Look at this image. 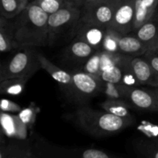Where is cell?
Instances as JSON below:
<instances>
[{
    "mask_svg": "<svg viewBox=\"0 0 158 158\" xmlns=\"http://www.w3.org/2000/svg\"><path fill=\"white\" fill-rule=\"evenodd\" d=\"M0 120L2 134L10 138L26 140L27 137L28 128L18 115H12L7 112L2 111Z\"/></svg>",
    "mask_w": 158,
    "mask_h": 158,
    "instance_id": "11",
    "label": "cell"
},
{
    "mask_svg": "<svg viewBox=\"0 0 158 158\" xmlns=\"http://www.w3.org/2000/svg\"><path fill=\"white\" fill-rule=\"evenodd\" d=\"M157 6L158 0H136L134 30L138 29L155 15Z\"/></svg>",
    "mask_w": 158,
    "mask_h": 158,
    "instance_id": "18",
    "label": "cell"
},
{
    "mask_svg": "<svg viewBox=\"0 0 158 158\" xmlns=\"http://www.w3.org/2000/svg\"><path fill=\"white\" fill-rule=\"evenodd\" d=\"M33 2L48 15L57 12L67 3L66 0H34Z\"/></svg>",
    "mask_w": 158,
    "mask_h": 158,
    "instance_id": "28",
    "label": "cell"
},
{
    "mask_svg": "<svg viewBox=\"0 0 158 158\" xmlns=\"http://www.w3.org/2000/svg\"><path fill=\"white\" fill-rule=\"evenodd\" d=\"M100 106L110 114L120 117H131L129 105L123 99H107Z\"/></svg>",
    "mask_w": 158,
    "mask_h": 158,
    "instance_id": "21",
    "label": "cell"
},
{
    "mask_svg": "<svg viewBox=\"0 0 158 158\" xmlns=\"http://www.w3.org/2000/svg\"><path fill=\"white\" fill-rule=\"evenodd\" d=\"M22 1L25 2H26V3H29V2H28V1H29V0H22Z\"/></svg>",
    "mask_w": 158,
    "mask_h": 158,
    "instance_id": "34",
    "label": "cell"
},
{
    "mask_svg": "<svg viewBox=\"0 0 158 158\" xmlns=\"http://www.w3.org/2000/svg\"><path fill=\"white\" fill-rule=\"evenodd\" d=\"M120 52L130 56H143L149 47L140 40L137 35L123 34L119 43Z\"/></svg>",
    "mask_w": 158,
    "mask_h": 158,
    "instance_id": "15",
    "label": "cell"
},
{
    "mask_svg": "<svg viewBox=\"0 0 158 158\" xmlns=\"http://www.w3.org/2000/svg\"><path fill=\"white\" fill-rule=\"evenodd\" d=\"M18 48L15 40V24L9 19L0 16V51L7 52Z\"/></svg>",
    "mask_w": 158,
    "mask_h": 158,
    "instance_id": "17",
    "label": "cell"
},
{
    "mask_svg": "<svg viewBox=\"0 0 158 158\" xmlns=\"http://www.w3.org/2000/svg\"><path fill=\"white\" fill-rule=\"evenodd\" d=\"M140 128L148 138L158 144V126L150 123H145Z\"/></svg>",
    "mask_w": 158,
    "mask_h": 158,
    "instance_id": "29",
    "label": "cell"
},
{
    "mask_svg": "<svg viewBox=\"0 0 158 158\" xmlns=\"http://www.w3.org/2000/svg\"><path fill=\"white\" fill-rule=\"evenodd\" d=\"M126 99L139 110L158 111V100L152 89H141L131 86Z\"/></svg>",
    "mask_w": 158,
    "mask_h": 158,
    "instance_id": "9",
    "label": "cell"
},
{
    "mask_svg": "<svg viewBox=\"0 0 158 158\" xmlns=\"http://www.w3.org/2000/svg\"><path fill=\"white\" fill-rule=\"evenodd\" d=\"M152 91L154 92V94H155L156 97H157V98L158 100V88H154V89H152Z\"/></svg>",
    "mask_w": 158,
    "mask_h": 158,
    "instance_id": "33",
    "label": "cell"
},
{
    "mask_svg": "<svg viewBox=\"0 0 158 158\" xmlns=\"http://www.w3.org/2000/svg\"><path fill=\"white\" fill-rule=\"evenodd\" d=\"M96 51L89 43L80 39L74 40L68 48L69 55L76 60H87Z\"/></svg>",
    "mask_w": 158,
    "mask_h": 158,
    "instance_id": "20",
    "label": "cell"
},
{
    "mask_svg": "<svg viewBox=\"0 0 158 158\" xmlns=\"http://www.w3.org/2000/svg\"><path fill=\"white\" fill-rule=\"evenodd\" d=\"M131 65L140 85L158 88V73L146 58L143 56L133 57Z\"/></svg>",
    "mask_w": 158,
    "mask_h": 158,
    "instance_id": "10",
    "label": "cell"
},
{
    "mask_svg": "<svg viewBox=\"0 0 158 158\" xmlns=\"http://www.w3.org/2000/svg\"><path fill=\"white\" fill-rule=\"evenodd\" d=\"M134 148L135 152L142 157L158 158V144L151 139H138Z\"/></svg>",
    "mask_w": 158,
    "mask_h": 158,
    "instance_id": "22",
    "label": "cell"
},
{
    "mask_svg": "<svg viewBox=\"0 0 158 158\" xmlns=\"http://www.w3.org/2000/svg\"><path fill=\"white\" fill-rule=\"evenodd\" d=\"M135 9L136 0H121L109 27L122 34L130 33L134 30Z\"/></svg>",
    "mask_w": 158,
    "mask_h": 158,
    "instance_id": "8",
    "label": "cell"
},
{
    "mask_svg": "<svg viewBox=\"0 0 158 158\" xmlns=\"http://www.w3.org/2000/svg\"><path fill=\"white\" fill-rule=\"evenodd\" d=\"M121 0H93L87 1L82 9L81 22L108 26L112 22L116 9Z\"/></svg>",
    "mask_w": 158,
    "mask_h": 158,
    "instance_id": "5",
    "label": "cell"
},
{
    "mask_svg": "<svg viewBox=\"0 0 158 158\" xmlns=\"http://www.w3.org/2000/svg\"><path fill=\"white\" fill-rule=\"evenodd\" d=\"M71 74L72 81L67 92L77 101L83 103L101 91L103 80L99 77L85 71H77Z\"/></svg>",
    "mask_w": 158,
    "mask_h": 158,
    "instance_id": "6",
    "label": "cell"
},
{
    "mask_svg": "<svg viewBox=\"0 0 158 158\" xmlns=\"http://www.w3.org/2000/svg\"><path fill=\"white\" fill-rule=\"evenodd\" d=\"M107 27L90 24V23H80L77 32V39L83 40L92 46L96 50L102 49L103 39Z\"/></svg>",
    "mask_w": 158,
    "mask_h": 158,
    "instance_id": "12",
    "label": "cell"
},
{
    "mask_svg": "<svg viewBox=\"0 0 158 158\" xmlns=\"http://www.w3.org/2000/svg\"><path fill=\"white\" fill-rule=\"evenodd\" d=\"M0 107H1V111L7 113H19L22 110V107L19 105L8 99H2Z\"/></svg>",
    "mask_w": 158,
    "mask_h": 158,
    "instance_id": "30",
    "label": "cell"
},
{
    "mask_svg": "<svg viewBox=\"0 0 158 158\" xmlns=\"http://www.w3.org/2000/svg\"><path fill=\"white\" fill-rule=\"evenodd\" d=\"M49 15L34 2L15 17V40L18 48L49 46Z\"/></svg>",
    "mask_w": 158,
    "mask_h": 158,
    "instance_id": "1",
    "label": "cell"
},
{
    "mask_svg": "<svg viewBox=\"0 0 158 158\" xmlns=\"http://www.w3.org/2000/svg\"><path fill=\"white\" fill-rule=\"evenodd\" d=\"M32 77H25L9 78L0 81V92L2 94L6 95L16 96L19 95L23 92L28 80Z\"/></svg>",
    "mask_w": 158,
    "mask_h": 158,
    "instance_id": "19",
    "label": "cell"
},
{
    "mask_svg": "<svg viewBox=\"0 0 158 158\" xmlns=\"http://www.w3.org/2000/svg\"><path fill=\"white\" fill-rule=\"evenodd\" d=\"M68 3L69 4H72L73 6H78V7H80L82 5H84L85 3V0H66Z\"/></svg>",
    "mask_w": 158,
    "mask_h": 158,
    "instance_id": "32",
    "label": "cell"
},
{
    "mask_svg": "<svg viewBox=\"0 0 158 158\" xmlns=\"http://www.w3.org/2000/svg\"><path fill=\"white\" fill-rule=\"evenodd\" d=\"M38 111L39 108L35 106V103H32L28 107L23 108L19 112V117L26 124L28 130H32L33 128L36 120Z\"/></svg>",
    "mask_w": 158,
    "mask_h": 158,
    "instance_id": "26",
    "label": "cell"
},
{
    "mask_svg": "<svg viewBox=\"0 0 158 158\" xmlns=\"http://www.w3.org/2000/svg\"><path fill=\"white\" fill-rule=\"evenodd\" d=\"M1 158H36L33 147L26 140H17L10 141L7 144L2 143L0 148Z\"/></svg>",
    "mask_w": 158,
    "mask_h": 158,
    "instance_id": "13",
    "label": "cell"
},
{
    "mask_svg": "<svg viewBox=\"0 0 158 158\" xmlns=\"http://www.w3.org/2000/svg\"><path fill=\"white\" fill-rule=\"evenodd\" d=\"M27 4L22 0H1V15L9 19L15 18Z\"/></svg>",
    "mask_w": 158,
    "mask_h": 158,
    "instance_id": "23",
    "label": "cell"
},
{
    "mask_svg": "<svg viewBox=\"0 0 158 158\" xmlns=\"http://www.w3.org/2000/svg\"><path fill=\"white\" fill-rule=\"evenodd\" d=\"M121 63L118 65H116V66H111V67L108 68L107 69L103 71L100 78L103 81L105 82H110V83H121L122 77H123V70H122Z\"/></svg>",
    "mask_w": 158,
    "mask_h": 158,
    "instance_id": "27",
    "label": "cell"
},
{
    "mask_svg": "<svg viewBox=\"0 0 158 158\" xmlns=\"http://www.w3.org/2000/svg\"><path fill=\"white\" fill-rule=\"evenodd\" d=\"M87 1H93V0H87ZM87 1H86V2H87Z\"/></svg>",
    "mask_w": 158,
    "mask_h": 158,
    "instance_id": "35",
    "label": "cell"
},
{
    "mask_svg": "<svg viewBox=\"0 0 158 158\" xmlns=\"http://www.w3.org/2000/svg\"><path fill=\"white\" fill-rule=\"evenodd\" d=\"M41 68L38 53L26 48L19 51L12 58L2 65L0 69V81L9 78L30 76Z\"/></svg>",
    "mask_w": 158,
    "mask_h": 158,
    "instance_id": "4",
    "label": "cell"
},
{
    "mask_svg": "<svg viewBox=\"0 0 158 158\" xmlns=\"http://www.w3.org/2000/svg\"><path fill=\"white\" fill-rule=\"evenodd\" d=\"M127 56L120 52H110L99 49L86 60L83 71L100 78L103 71L111 66L120 64Z\"/></svg>",
    "mask_w": 158,
    "mask_h": 158,
    "instance_id": "7",
    "label": "cell"
},
{
    "mask_svg": "<svg viewBox=\"0 0 158 158\" xmlns=\"http://www.w3.org/2000/svg\"><path fill=\"white\" fill-rule=\"evenodd\" d=\"M131 86L122 83H114L103 81L101 91L108 99H126Z\"/></svg>",
    "mask_w": 158,
    "mask_h": 158,
    "instance_id": "24",
    "label": "cell"
},
{
    "mask_svg": "<svg viewBox=\"0 0 158 158\" xmlns=\"http://www.w3.org/2000/svg\"><path fill=\"white\" fill-rule=\"evenodd\" d=\"M136 31V35L149 47V50L158 49V15L155 14Z\"/></svg>",
    "mask_w": 158,
    "mask_h": 158,
    "instance_id": "14",
    "label": "cell"
},
{
    "mask_svg": "<svg viewBox=\"0 0 158 158\" xmlns=\"http://www.w3.org/2000/svg\"><path fill=\"white\" fill-rule=\"evenodd\" d=\"M38 59L41 65V68L51 75V77L63 87V89L67 91L72 81V74L56 66L43 54L38 53Z\"/></svg>",
    "mask_w": 158,
    "mask_h": 158,
    "instance_id": "16",
    "label": "cell"
},
{
    "mask_svg": "<svg viewBox=\"0 0 158 158\" xmlns=\"http://www.w3.org/2000/svg\"><path fill=\"white\" fill-rule=\"evenodd\" d=\"M123 34L108 26L103 39L102 49L110 52H120L119 43Z\"/></svg>",
    "mask_w": 158,
    "mask_h": 158,
    "instance_id": "25",
    "label": "cell"
},
{
    "mask_svg": "<svg viewBox=\"0 0 158 158\" xmlns=\"http://www.w3.org/2000/svg\"><path fill=\"white\" fill-rule=\"evenodd\" d=\"M82 10L80 7L66 3V6L54 13L49 15L48 32L49 46H52L62 35L75 32L81 23Z\"/></svg>",
    "mask_w": 158,
    "mask_h": 158,
    "instance_id": "3",
    "label": "cell"
},
{
    "mask_svg": "<svg viewBox=\"0 0 158 158\" xmlns=\"http://www.w3.org/2000/svg\"><path fill=\"white\" fill-rule=\"evenodd\" d=\"M86 1H87V0H85V2H86Z\"/></svg>",
    "mask_w": 158,
    "mask_h": 158,
    "instance_id": "36",
    "label": "cell"
},
{
    "mask_svg": "<svg viewBox=\"0 0 158 158\" xmlns=\"http://www.w3.org/2000/svg\"><path fill=\"white\" fill-rule=\"evenodd\" d=\"M148 61L151 63V66L154 68L158 73V52L157 50H149L143 56Z\"/></svg>",
    "mask_w": 158,
    "mask_h": 158,
    "instance_id": "31",
    "label": "cell"
},
{
    "mask_svg": "<svg viewBox=\"0 0 158 158\" xmlns=\"http://www.w3.org/2000/svg\"><path fill=\"white\" fill-rule=\"evenodd\" d=\"M75 119L83 131L95 137L115 134L132 123L131 117H120L89 106L78 108L75 113Z\"/></svg>",
    "mask_w": 158,
    "mask_h": 158,
    "instance_id": "2",
    "label": "cell"
}]
</instances>
